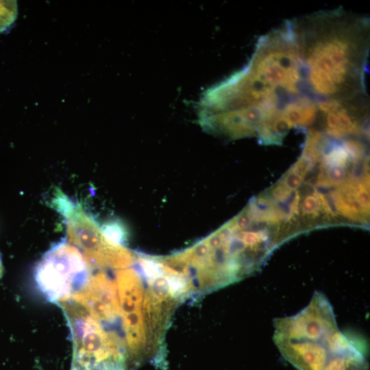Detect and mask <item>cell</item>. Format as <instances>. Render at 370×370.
Wrapping results in <instances>:
<instances>
[{"instance_id": "obj_1", "label": "cell", "mask_w": 370, "mask_h": 370, "mask_svg": "<svg viewBox=\"0 0 370 370\" xmlns=\"http://www.w3.org/2000/svg\"><path fill=\"white\" fill-rule=\"evenodd\" d=\"M88 266L56 303L71 330V370L163 369L165 334L180 303L168 279L140 258Z\"/></svg>"}, {"instance_id": "obj_4", "label": "cell", "mask_w": 370, "mask_h": 370, "mask_svg": "<svg viewBox=\"0 0 370 370\" xmlns=\"http://www.w3.org/2000/svg\"><path fill=\"white\" fill-rule=\"evenodd\" d=\"M18 14L16 1H0V34L8 30Z\"/></svg>"}, {"instance_id": "obj_2", "label": "cell", "mask_w": 370, "mask_h": 370, "mask_svg": "<svg viewBox=\"0 0 370 370\" xmlns=\"http://www.w3.org/2000/svg\"><path fill=\"white\" fill-rule=\"evenodd\" d=\"M309 96L317 103L368 97L369 19L341 8L290 21Z\"/></svg>"}, {"instance_id": "obj_6", "label": "cell", "mask_w": 370, "mask_h": 370, "mask_svg": "<svg viewBox=\"0 0 370 370\" xmlns=\"http://www.w3.org/2000/svg\"><path fill=\"white\" fill-rule=\"evenodd\" d=\"M2 273H3V266H2V262H1V260L0 257V278L2 275Z\"/></svg>"}, {"instance_id": "obj_5", "label": "cell", "mask_w": 370, "mask_h": 370, "mask_svg": "<svg viewBox=\"0 0 370 370\" xmlns=\"http://www.w3.org/2000/svg\"><path fill=\"white\" fill-rule=\"evenodd\" d=\"M304 177L301 175L291 169L285 174L282 184L288 190H295L301 186Z\"/></svg>"}, {"instance_id": "obj_7", "label": "cell", "mask_w": 370, "mask_h": 370, "mask_svg": "<svg viewBox=\"0 0 370 370\" xmlns=\"http://www.w3.org/2000/svg\"><path fill=\"white\" fill-rule=\"evenodd\" d=\"M85 269H84V270H85ZM79 273H81V272H80ZM79 273H78V274H79ZM76 275H77V274ZM76 275H75V276H76ZM74 278H75V277H74ZM73 279H72V280H73ZM72 280H71V282H72ZM70 284H71V283H70ZM69 285H68V286H69ZM67 286H66V287H67ZM66 288H65V289H66ZM65 289H64V290H65ZM64 291H63V292H64ZM63 292H62V293H63ZM62 294H61V295H62ZM60 296H61V295H60ZM56 301H55V302H56ZM55 302H54V303H55Z\"/></svg>"}, {"instance_id": "obj_3", "label": "cell", "mask_w": 370, "mask_h": 370, "mask_svg": "<svg viewBox=\"0 0 370 370\" xmlns=\"http://www.w3.org/2000/svg\"><path fill=\"white\" fill-rule=\"evenodd\" d=\"M273 341L298 370H368L366 344L338 328L333 308L315 291L296 314L274 319Z\"/></svg>"}]
</instances>
